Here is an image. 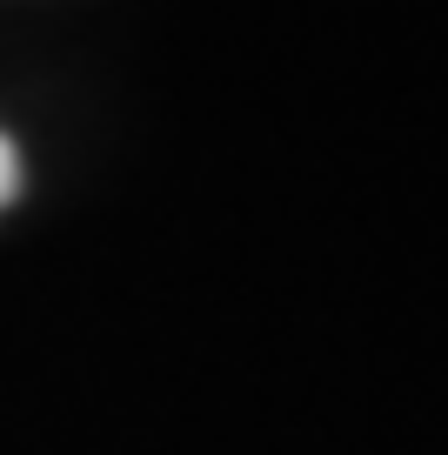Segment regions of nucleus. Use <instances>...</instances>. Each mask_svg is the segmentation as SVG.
<instances>
[{"instance_id":"f257e3e1","label":"nucleus","mask_w":448,"mask_h":455,"mask_svg":"<svg viewBox=\"0 0 448 455\" xmlns=\"http://www.w3.org/2000/svg\"><path fill=\"white\" fill-rule=\"evenodd\" d=\"M14 195H20V155H14V141L0 134V208H7Z\"/></svg>"}]
</instances>
